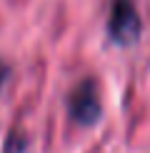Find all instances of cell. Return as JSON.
<instances>
[{
    "instance_id": "7a4b0ae2",
    "label": "cell",
    "mask_w": 150,
    "mask_h": 153,
    "mask_svg": "<svg viewBox=\"0 0 150 153\" xmlns=\"http://www.w3.org/2000/svg\"><path fill=\"white\" fill-rule=\"evenodd\" d=\"M68 108H70V116L78 120V123H93V120L100 116V100H98L95 83L93 80L80 83V85L70 93Z\"/></svg>"
},
{
    "instance_id": "6da1fadb",
    "label": "cell",
    "mask_w": 150,
    "mask_h": 153,
    "mask_svg": "<svg viewBox=\"0 0 150 153\" xmlns=\"http://www.w3.org/2000/svg\"><path fill=\"white\" fill-rule=\"evenodd\" d=\"M110 38L115 43H133L140 33V18L133 0H112L110 20H108Z\"/></svg>"
},
{
    "instance_id": "3957f363",
    "label": "cell",
    "mask_w": 150,
    "mask_h": 153,
    "mask_svg": "<svg viewBox=\"0 0 150 153\" xmlns=\"http://www.w3.org/2000/svg\"><path fill=\"white\" fill-rule=\"evenodd\" d=\"M5 78H8V65H3V63H0V88H3Z\"/></svg>"
}]
</instances>
